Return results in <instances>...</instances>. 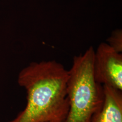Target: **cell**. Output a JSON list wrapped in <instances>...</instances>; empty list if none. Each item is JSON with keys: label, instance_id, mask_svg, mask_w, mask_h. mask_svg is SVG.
Returning <instances> with one entry per match:
<instances>
[{"label": "cell", "instance_id": "obj_1", "mask_svg": "<svg viewBox=\"0 0 122 122\" xmlns=\"http://www.w3.org/2000/svg\"><path fill=\"white\" fill-rule=\"evenodd\" d=\"M68 71L56 61L30 63L18 75L27 91V105L9 122H63L69 102L67 94Z\"/></svg>", "mask_w": 122, "mask_h": 122}, {"label": "cell", "instance_id": "obj_2", "mask_svg": "<svg viewBox=\"0 0 122 122\" xmlns=\"http://www.w3.org/2000/svg\"><path fill=\"white\" fill-rule=\"evenodd\" d=\"M94 51L91 46L74 57L67 83L69 110L63 122H91L102 102L103 86L94 75Z\"/></svg>", "mask_w": 122, "mask_h": 122}, {"label": "cell", "instance_id": "obj_3", "mask_svg": "<svg viewBox=\"0 0 122 122\" xmlns=\"http://www.w3.org/2000/svg\"><path fill=\"white\" fill-rule=\"evenodd\" d=\"M94 75L96 81L122 91V54L105 42L94 51Z\"/></svg>", "mask_w": 122, "mask_h": 122}, {"label": "cell", "instance_id": "obj_4", "mask_svg": "<svg viewBox=\"0 0 122 122\" xmlns=\"http://www.w3.org/2000/svg\"><path fill=\"white\" fill-rule=\"evenodd\" d=\"M103 98L91 122H122V91L102 85Z\"/></svg>", "mask_w": 122, "mask_h": 122}, {"label": "cell", "instance_id": "obj_5", "mask_svg": "<svg viewBox=\"0 0 122 122\" xmlns=\"http://www.w3.org/2000/svg\"><path fill=\"white\" fill-rule=\"evenodd\" d=\"M107 44L118 53L122 51V31L118 29L113 31L107 40Z\"/></svg>", "mask_w": 122, "mask_h": 122}]
</instances>
